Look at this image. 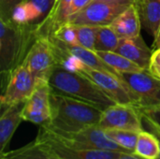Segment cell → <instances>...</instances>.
Instances as JSON below:
<instances>
[{"instance_id":"obj_10","label":"cell","mask_w":160,"mask_h":159,"mask_svg":"<svg viewBox=\"0 0 160 159\" xmlns=\"http://www.w3.org/2000/svg\"><path fill=\"white\" fill-rule=\"evenodd\" d=\"M98 126L106 129H124L142 132L144 130L139 109L131 104L116 103L103 111Z\"/></svg>"},{"instance_id":"obj_26","label":"cell","mask_w":160,"mask_h":159,"mask_svg":"<svg viewBox=\"0 0 160 159\" xmlns=\"http://www.w3.org/2000/svg\"><path fill=\"white\" fill-rule=\"evenodd\" d=\"M141 114H142L143 128H144L145 130H147V131L153 133V134L158 138V140L160 144V127L156 123V122H154L150 117H148L147 115H145V114H143V113H142V112H141ZM158 159H160V155Z\"/></svg>"},{"instance_id":"obj_22","label":"cell","mask_w":160,"mask_h":159,"mask_svg":"<svg viewBox=\"0 0 160 159\" xmlns=\"http://www.w3.org/2000/svg\"><path fill=\"white\" fill-rule=\"evenodd\" d=\"M105 133L118 145L134 154L140 132L124 129H106Z\"/></svg>"},{"instance_id":"obj_9","label":"cell","mask_w":160,"mask_h":159,"mask_svg":"<svg viewBox=\"0 0 160 159\" xmlns=\"http://www.w3.org/2000/svg\"><path fill=\"white\" fill-rule=\"evenodd\" d=\"M58 135L65 142L75 148L132 154L129 153L128 150L124 149L123 147H121L120 145H118L112 140H111L106 135L105 130L101 128L98 125L87 127L75 133L58 134Z\"/></svg>"},{"instance_id":"obj_7","label":"cell","mask_w":160,"mask_h":159,"mask_svg":"<svg viewBox=\"0 0 160 159\" xmlns=\"http://www.w3.org/2000/svg\"><path fill=\"white\" fill-rule=\"evenodd\" d=\"M37 86V82L24 64L17 67L2 86L1 109L25 103Z\"/></svg>"},{"instance_id":"obj_1","label":"cell","mask_w":160,"mask_h":159,"mask_svg":"<svg viewBox=\"0 0 160 159\" xmlns=\"http://www.w3.org/2000/svg\"><path fill=\"white\" fill-rule=\"evenodd\" d=\"M0 68L1 87L11 72L24 61L38 39L37 23H18L12 19L0 20Z\"/></svg>"},{"instance_id":"obj_13","label":"cell","mask_w":160,"mask_h":159,"mask_svg":"<svg viewBox=\"0 0 160 159\" xmlns=\"http://www.w3.org/2000/svg\"><path fill=\"white\" fill-rule=\"evenodd\" d=\"M55 0H22L13 10L11 19L18 23H38L50 12Z\"/></svg>"},{"instance_id":"obj_11","label":"cell","mask_w":160,"mask_h":159,"mask_svg":"<svg viewBox=\"0 0 160 159\" xmlns=\"http://www.w3.org/2000/svg\"><path fill=\"white\" fill-rule=\"evenodd\" d=\"M51 87L48 82L37 83V86L25 102L22 110L23 121L46 126L51 120Z\"/></svg>"},{"instance_id":"obj_14","label":"cell","mask_w":160,"mask_h":159,"mask_svg":"<svg viewBox=\"0 0 160 159\" xmlns=\"http://www.w3.org/2000/svg\"><path fill=\"white\" fill-rule=\"evenodd\" d=\"M114 52L128 58L142 69L148 67L153 53L141 35L135 37H121Z\"/></svg>"},{"instance_id":"obj_25","label":"cell","mask_w":160,"mask_h":159,"mask_svg":"<svg viewBox=\"0 0 160 159\" xmlns=\"http://www.w3.org/2000/svg\"><path fill=\"white\" fill-rule=\"evenodd\" d=\"M147 70L160 82V48L154 50Z\"/></svg>"},{"instance_id":"obj_2","label":"cell","mask_w":160,"mask_h":159,"mask_svg":"<svg viewBox=\"0 0 160 159\" xmlns=\"http://www.w3.org/2000/svg\"><path fill=\"white\" fill-rule=\"evenodd\" d=\"M51 120L44 127L58 133L78 132L98 125L103 111L88 103L51 92Z\"/></svg>"},{"instance_id":"obj_18","label":"cell","mask_w":160,"mask_h":159,"mask_svg":"<svg viewBox=\"0 0 160 159\" xmlns=\"http://www.w3.org/2000/svg\"><path fill=\"white\" fill-rule=\"evenodd\" d=\"M142 24L154 37L158 38L160 30V0H134Z\"/></svg>"},{"instance_id":"obj_31","label":"cell","mask_w":160,"mask_h":159,"mask_svg":"<svg viewBox=\"0 0 160 159\" xmlns=\"http://www.w3.org/2000/svg\"><path fill=\"white\" fill-rule=\"evenodd\" d=\"M153 46H154V50H156L158 48H160V30L159 33H158V38L154 41Z\"/></svg>"},{"instance_id":"obj_30","label":"cell","mask_w":160,"mask_h":159,"mask_svg":"<svg viewBox=\"0 0 160 159\" xmlns=\"http://www.w3.org/2000/svg\"><path fill=\"white\" fill-rule=\"evenodd\" d=\"M118 159H146L143 157H141L135 154H123Z\"/></svg>"},{"instance_id":"obj_32","label":"cell","mask_w":160,"mask_h":159,"mask_svg":"<svg viewBox=\"0 0 160 159\" xmlns=\"http://www.w3.org/2000/svg\"><path fill=\"white\" fill-rule=\"evenodd\" d=\"M133 2H134V0H133Z\"/></svg>"},{"instance_id":"obj_21","label":"cell","mask_w":160,"mask_h":159,"mask_svg":"<svg viewBox=\"0 0 160 159\" xmlns=\"http://www.w3.org/2000/svg\"><path fill=\"white\" fill-rule=\"evenodd\" d=\"M98 56L117 72H137L142 70L137 64L116 52H96Z\"/></svg>"},{"instance_id":"obj_23","label":"cell","mask_w":160,"mask_h":159,"mask_svg":"<svg viewBox=\"0 0 160 159\" xmlns=\"http://www.w3.org/2000/svg\"><path fill=\"white\" fill-rule=\"evenodd\" d=\"M72 26H73L75 37H76L77 45L95 52L97 26L79 25V24H72Z\"/></svg>"},{"instance_id":"obj_16","label":"cell","mask_w":160,"mask_h":159,"mask_svg":"<svg viewBox=\"0 0 160 159\" xmlns=\"http://www.w3.org/2000/svg\"><path fill=\"white\" fill-rule=\"evenodd\" d=\"M24 104H16L2 109L0 117V155L5 153L14 132L23 121L22 110Z\"/></svg>"},{"instance_id":"obj_15","label":"cell","mask_w":160,"mask_h":159,"mask_svg":"<svg viewBox=\"0 0 160 159\" xmlns=\"http://www.w3.org/2000/svg\"><path fill=\"white\" fill-rule=\"evenodd\" d=\"M50 39L57 48H59L60 50H62L66 53L78 58L83 64H85L91 67L102 70V71L110 72L113 75H116L117 77H119L122 80L120 73L117 72L114 68H112L109 65H107L103 60H101L98 56L96 52L91 51L89 49H86L84 47L79 46V45H73V44H68V43L63 42V41L55 38V37H50Z\"/></svg>"},{"instance_id":"obj_20","label":"cell","mask_w":160,"mask_h":159,"mask_svg":"<svg viewBox=\"0 0 160 159\" xmlns=\"http://www.w3.org/2000/svg\"><path fill=\"white\" fill-rule=\"evenodd\" d=\"M120 38L110 24L97 26L95 52H114Z\"/></svg>"},{"instance_id":"obj_17","label":"cell","mask_w":160,"mask_h":159,"mask_svg":"<svg viewBox=\"0 0 160 159\" xmlns=\"http://www.w3.org/2000/svg\"><path fill=\"white\" fill-rule=\"evenodd\" d=\"M110 25L120 37H135L140 36L142 22L136 6L131 4Z\"/></svg>"},{"instance_id":"obj_12","label":"cell","mask_w":160,"mask_h":159,"mask_svg":"<svg viewBox=\"0 0 160 159\" xmlns=\"http://www.w3.org/2000/svg\"><path fill=\"white\" fill-rule=\"evenodd\" d=\"M72 0H55L48 15L37 23V34L39 37H52L55 32L68 22L71 15Z\"/></svg>"},{"instance_id":"obj_3","label":"cell","mask_w":160,"mask_h":159,"mask_svg":"<svg viewBox=\"0 0 160 159\" xmlns=\"http://www.w3.org/2000/svg\"><path fill=\"white\" fill-rule=\"evenodd\" d=\"M51 92L68 97L105 111L116 104L98 84L89 78L56 65L50 79Z\"/></svg>"},{"instance_id":"obj_8","label":"cell","mask_w":160,"mask_h":159,"mask_svg":"<svg viewBox=\"0 0 160 159\" xmlns=\"http://www.w3.org/2000/svg\"><path fill=\"white\" fill-rule=\"evenodd\" d=\"M131 4H116L93 0L80 11L71 15L69 23L100 26L111 24Z\"/></svg>"},{"instance_id":"obj_24","label":"cell","mask_w":160,"mask_h":159,"mask_svg":"<svg viewBox=\"0 0 160 159\" xmlns=\"http://www.w3.org/2000/svg\"><path fill=\"white\" fill-rule=\"evenodd\" d=\"M22 0H0V20H9L14 8Z\"/></svg>"},{"instance_id":"obj_4","label":"cell","mask_w":160,"mask_h":159,"mask_svg":"<svg viewBox=\"0 0 160 159\" xmlns=\"http://www.w3.org/2000/svg\"><path fill=\"white\" fill-rule=\"evenodd\" d=\"M47 159H118L120 152L75 148L65 142L54 131L42 126L34 141Z\"/></svg>"},{"instance_id":"obj_5","label":"cell","mask_w":160,"mask_h":159,"mask_svg":"<svg viewBox=\"0 0 160 159\" xmlns=\"http://www.w3.org/2000/svg\"><path fill=\"white\" fill-rule=\"evenodd\" d=\"M122 81L130 91L137 108L160 103V82L146 69L120 73Z\"/></svg>"},{"instance_id":"obj_19","label":"cell","mask_w":160,"mask_h":159,"mask_svg":"<svg viewBox=\"0 0 160 159\" xmlns=\"http://www.w3.org/2000/svg\"><path fill=\"white\" fill-rule=\"evenodd\" d=\"M134 154L146 159L158 158L160 144L158 138L145 129L140 132Z\"/></svg>"},{"instance_id":"obj_29","label":"cell","mask_w":160,"mask_h":159,"mask_svg":"<svg viewBox=\"0 0 160 159\" xmlns=\"http://www.w3.org/2000/svg\"><path fill=\"white\" fill-rule=\"evenodd\" d=\"M108 3H116V4H133V0H97Z\"/></svg>"},{"instance_id":"obj_28","label":"cell","mask_w":160,"mask_h":159,"mask_svg":"<svg viewBox=\"0 0 160 159\" xmlns=\"http://www.w3.org/2000/svg\"><path fill=\"white\" fill-rule=\"evenodd\" d=\"M93 0H72L71 3V9H70V13L71 15H73L74 13L80 11L81 9H82L84 7H86L89 3H91ZM70 15V16H71Z\"/></svg>"},{"instance_id":"obj_6","label":"cell","mask_w":160,"mask_h":159,"mask_svg":"<svg viewBox=\"0 0 160 159\" xmlns=\"http://www.w3.org/2000/svg\"><path fill=\"white\" fill-rule=\"evenodd\" d=\"M34 76L37 83L48 82L57 65L52 43L49 37H39L22 62Z\"/></svg>"},{"instance_id":"obj_27","label":"cell","mask_w":160,"mask_h":159,"mask_svg":"<svg viewBox=\"0 0 160 159\" xmlns=\"http://www.w3.org/2000/svg\"><path fill=\"white\" fill-rule=\"evenodd\" d=\"M138 109L142 113L150 117L160 127V103L152 105V106H148V107L138 108Z\"/></svg>"}]
</instances>
